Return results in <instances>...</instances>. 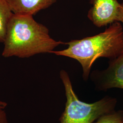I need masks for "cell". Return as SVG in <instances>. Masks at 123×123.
I'll list each match as a JSON object with an SVG mask.
<instances>
[{"instance_id": "12", "label": "cell", "mask_w": 123, "mask_h": 123, "mask_svg": "<svg viewBox=\"0 0 123 123\" xmlns=\"http://www.w3.org/2000/svg\"></svg>"}, {"instance_id": "4", "label": "cell", "mask_w": 123, "mask_h": 123, "mask_svg": "<svg viewBox=\"0 0 123 123\" xmlns=\"http://www.w3.org/2000/svg\"><path fill=\"white\" fill-rule=\"evenodd\" d=\"M90 75L98 91H106L113 88L123 89V54L110 60L105 69L93 71Z\"/></svg>"}, {"instance_id": "6", "label": "cell", "mask_w": 123, "mask_h": 123, "mask_svg": "<svg viewBox=\"0 0 123 123\" xmlns=\"http://www.w3.org/2000/svg\"><path fill=\"white\" fill-rule=\"evenodd\" d=\"M7 1L14 14L33 16L49 7L57 0H7Z\"/></svg>"}, {"instance_id": "3", "label": "cell", "mask_w": 123, "mask_h": 123, "mask_svg": "<svg viewBox=\"0 0 123 123\" xmlns=\"http://www.w3.org/2000/svg\"><path fill=\"white\" fill-rule=\"evenodd\" d=\"M66 98L65 107L59 119L60 123H93L104 114L115 110L117 100L106 96L92 103L80 100L73 88L70 77L64 70L60 72Z\"/></svg>"}, {"instance_id": "2", "label": "cell", "mask_w": 123, "mask_h": 123, "mask_svg": "<svg viewBox=\"0 0 123 123\" xmlns=\"http://www.w3.org/2000/svg\"><path fill=\"white\" fill-rule=\"evenodd\" d=\"M67 49L53 51L57 56L74 59L82 68L85 81L90 76L93 62L100 57L112 60L123 54V28L119 22L110 24L105 31L95 35L65 43Z\"/></svg>"}, {"instance_id": "9", "label": "cell", "mask_w": 123, "mask_h": 123, "mask_svg": "<svg viewBox=\"0 0 123 123\" xmlns=\"http://www.w3.org/2000/svg\"><path fill=\"white\" fill-rule=\"evenodd\" d=\"M0 123H8L6 113L3 109H0Z\"/></svg>"}, {"instance_id": "11", "label": "cell", "mask_w": 123, "mask_h": 123, "mask_svg": "<svg viewBox=\"0 0 123 123\" xmlns=\"http://www.w3.org/2000/svg\"><path fill=\"white\" fill-rule=\"evenodd\" d=\"M7 105V104L6 103L0 100V109L4 110Z\"/></svg>"}, {"instance_id": "5", "label": "cell", "mask_w": 123, "mask_h": 123, "mask_svg": "<svg viewBox=\"0 0 123 123\" xmlns=\"http://www.w3.org/2000/svg\"><path fill=\"white\" fill-rule=\"evenodd\" d=\"M92 7L87 17L98 27L106 26L118 22L120 4L117 0H91Z\"/></svg>"}, {"instance_id": "1", "label": "cell", "mask_w": 123, "mask_h": 123, "mask_svg": "<svg viewBox=\"0 0 123 123\" xmlns=\"http://www.w3.org/2000/svg\"><path fill=\"white\" fill-rule=\"evenodd\" d=\"M2 55L5 57H31L51 53L65 43L53 39L49 29L31 15L13 14L8 24Z\"/></svg>"}, {"instance_id": "8", "label": "cell", "mask_w": 123, "mask_h": 123, "mask_svg": "<svg viewBox=\"0 0 123 123\" xmlns=\"http://www.w3.org/2000/svg\"><path fill=\"white\" fill-rule=\"evenodd\" d=\"M123 111L114 110L103 115L93 123H123Z\"/></svg>"}, {"instance_id": "7", "label": "cell", "mask_w": 123, "mask_h": 123, "mask_svg": "<svg viewBox=\"0 0 123 123\" xmlns=\"http://www.w3.org/2000/svg\"><path fill=\"white\" fill-rule=\"evenodd\" d=\"M13 14L7 0H0V43H4L7 25Z\"/></svg>"}, {"instance_id": "10", "label": "cell", "mask_w": 123, "mask_h": 123, "mask_svg": "<svg viewBox=\"0 0 123 123\" xmlns=\"http://www.w3.org/2000/svg\"><path fill=\"white\" fill-rule=\"evenodd\" d=\"M118 22L123 23V3L122 4H120V6L119 7Z\"/></svg>"}]
</instances>
